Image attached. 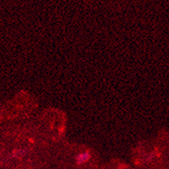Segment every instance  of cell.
<instances>
[{
    "mask_svg": "<svg viewBox=\"0 0 169 169\" xmlns=\"http://www.w3.org/2000/svg\"><path fill=\"white\" fill-rule=\"evenodd\" d=\"M90 158H91V155H90L89 152H82V153L78 154V155L76 156V161L78 165L83 164L85 162L89 161L90 160Z\"/></svg>",
    "mask_w": 169,
    "mask_h": 169,
    "instance_id": "cell-1",
    "label": "cell"
}]
</instances>
